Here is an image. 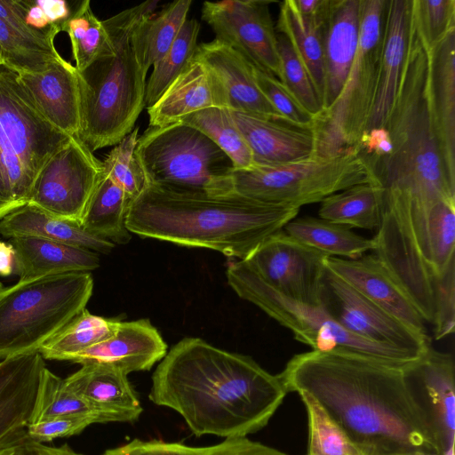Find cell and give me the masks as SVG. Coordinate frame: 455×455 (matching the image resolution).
Here are the masks:
<instances>
[{
	"label": "cell",
	"instance_id": "cb8c5ba5",
	"mask_svg": "<svg viewBox=\"0 0 455 455\" xmlns=\"http://www.w3.org/2000/svg\"><path fill=\"white\" fill-rule=\"evenodd\" d=\"M196 56L220 79L227 93L229 110L285 122L258 87L253 64L239 52L214 38L199 44Z\"/></svg>",
	"mask_w": 455,
	"mask_h": 455
},
{
	"label": "cell",
	"instance_id": "d6986e66",
	"mask_svg": "<svg viewBox=\"0 0 455 455\" xmlns=\"http://www.w3.org/2000/svg\"><path fill=\"white\" fill-rule=\"evenodd\" d=\"M167 354V345L148 319L120 321L108 339L70 356L68 361L101 364L128 375L150 370Z\"/></svg>",
	"mask_w": 455,
	"mask_h": 455
},
{
	"label": "cell",
	"instance_id": "ba28073f",
	"mask_svg": "<svg viewBox=\"0 0 455 455\" xmlns=\"http://www.w3.org/2000/svg\"><path fill=\"white\" fill-rule=\"evenodd\" d=\"M385 4L386 0H360L357 51L338 99L315 117L313 156L331 158L358 152L376 92Z\"/></svg>",
	"mask_w": 455,
	"mask_h": 455
},
{
	"label": "cell",
	"instance_id": "74e56055",
	"mask_svg": "<svg viewBox=\"0 0 455 455\" xmlns=\"http://www.w3.org/2000/svg\"><path fill=\"white\" fill-rule=\"evenodd\" d=\"M180 122L206 135L228 156L235 170H245L254 165L251 151L229 109L206 108L189 115Z\"/></svg>",
	"mask_w": 455,
	"mask_h": 455
},
{
	"label": "cell",
	"instance_id": "9c48e42d",
	"mask_svg": "<svg viewBox=\"0 0 455 455\" xmlns=\"http://www.w3.org/2000/svg\"><path fill=\"white\" fill-rule=\"evenodd\" d=\"M227 279L241 299L259 307L312 350L357 354L401 368H407L422 358L354 335L333 320L321 306L302 304L279 293L242 259L228 265Z\"/></svg>",
	"mask_w": 455,
	"mask_h": 455
},
{
	"label": "cell",
	"instance_id": "ac0fdd59",
	"mask_svg": "<svg viewBox=\"0 0 455 455\" xmlns=\"http://www.w3.org/2000/svg\"><path fill=\"white\" fill-rule=\"evenodd\" d=\"M20 82L42 116L68 136L81 129L78 72L64 58L36 72L17 73Z\"/></svg>",
	"mask_w": 455,
	"mask_h": 455
},
{
	"label": "cell",
	"instance_id": "9f6ffc18",
	"mask_svg": "<svg viewBox=\"0 0 455 455\" xmlns=\"http://www.w3.org/2000/svg\"><path fill=\"white\" fill-rule=\"evenodd\" d=\"M308 455V454H307Z\"/></svg>",
	"mask_w": 455,
	"mask_h": 455
},
{
	"label": "cell",
	"instance_id": "b9f144b4",
	"mask_svg": "<svg viewBox=\"0 0 455 455\" xmlns=\"http://www.w3.org/2000/svg\"><path fill=\"white\" fill-rule=\"evenodd\" d=\"M307 410L308 455H358L359 451L321 404L307 393L299 394Z\"/></svg>",
	"mask_w": 455,
	"mask_h": 455
},
{
	"label": "cell",
	"instance_id": "ffe728a7",
	"mask_svg": "<svg viewBox=\"0 0 455 455\" xmlns=\"http://www.w3.org/2000/svg\"><path fill=\"white\" fill-rule=\"evenodd\" d=\"M327 268L411 330L427 335L412 301L374 253L355 259L328 257Z\"/></svg>",
	"mask_w": 455,
	"mask_h": 455
},
{
	"label": "cell",
	"instance_id": "7bdbcfd3",
	"mask_svg": "<svg viewBox=\"0 0 455 455\" xmlns=\"http://www.w3.org/2000/svg\"><path fill=\"white\" fill-rule=\"evenodd\" d=\"M69 416H90L97 423H102L99 413L71 391L65 385L64 379L46 368L33 423Z\"/></svg>",
	"mask_w": 455,
	"mask_h": 455
},
{
	"label": "cell",
	"instance_id": "f5cc1de1",
	"mask_svg": "<svg viewBox=\"0 0 455 455\" xmlns=\"http://www.w3.org/2000/svg\"><path fill=\"white\" fill-rule=\"evenodd\" d=\"M24 439L12 445L1 449L0 455H25V449L23 443Z\"/></svg>",
	"mask_w": 455,
	"mask_h": 455
},
{
	"label": "cell",
	"instance_id": "4dcf8cb0",
	"mask_svg": "<svg viewBox=\"0 0 455 455\" xmlns=\"http://www.w3.org/2000/svg\"><path fill=\"white\" fill-rule=\"evenodd\" d=\"M283 230L327 257L355 259L374 250L372 238L362 236L347 226L321 218L296 217Z\"/></svg>",
	"mask_w": 455,
	"mask_h": 455
},
{
	"label": "cell",
	"instance_id": "11a10c76",
	"mask_svg": "<svg viewBox=\"0 0 455 455\" xmlns=\"http://www.w3.org/2000/svg\"><path fill=\"white\" fill-rule=\"evenodd\" d=\"M358 455H362V454H358Z\"/></svg>",
	"mask_w": 455,
	"mask_h": 455
},
{
	"label": "cell",
	"instance_id": "e575fe53",
	"mask_svg": "<svg viewBox=\"0 0 455 455\" xmlns=\"http://www.w3.org/2000/svg\"><path fill=\"white\" fill-rule=\"evenodd\" d=\"M380 189L365 182L334 193L321 202L319 218L351 228L377 230L379 225Z\"/></svg>",
	"mask_w": 455,
	"mask_h": 455
},
{
	"label": "cell",
	"instance_id": "f35d334b",
	"mask_svg": "<svg viewBox=\"0 0 455 455\" xmlns=\"http://www.w3.org/2000/svg\"><path fill=\"white\" fill-rule=\"evenodd\" d=\"M199 31V22L188 19L168 52L153 65V71L146 84L147 108L158 100L195 56Z\"/></svg>",
	"mask_w": 455,
	"mask_h": 455
},
{
	"label": "cell",
	"instance_id": "8fae6325",
	"mask_svg": "<svg viewBox=\"0 0 455 455\" xmlns=\"http://www.w3.org/2000/svg\"><path fill=\"white\" fill-rule=\"evenodd\" d=\"M365 182H372V177L367 163L358 152L331 158L312 156L279 165L234 169L224 196H239L300 209Z\"/></svg>",
	"mask_w": 455,
	"mask_h": 455
},
{
	"label": "cell",
	"instance_id": "681fc988",
	"mask_svg": "<svg viewBox=\"0 0 455 455\" xmlns=\"http://www.w3.org/2000/svg\"><path fill=\"white\" fill-rule=\"evenodd\" d=\"M97 423L90 416H69L31 423L28 429V437L38 443L52 441L59 437H67L81 433L91 424Z\"/></svg>",
	"mask_w": 455,
	"mask_h": 455
},
{
	"label": "cell",
	"instance_id": "db71d44e",
	"mask_svg": "<svg viewBox=\"0 0 455 455\" xmlns=\"http://www.w3.org/2000/svg\"><path fill=\"white\" fill-rule=\"evenodd\" d=\"M0 65H3V61H2V57H1V53H0Z\"/></svg>",
	"mask_w": 455,
	"mask_h": 455
},
{
	"label": "cell",
	"instance_id": "d6a6232c",
	"mask_svg": "<svg viewBox=\"0 0 455 455\" xmlns=\"http://www.w3.org/2000/svg\"><path fill=\"white\" fill-rule=\"evenodd\" d=\"M55 36L36 32L0 18V53L3 65L16 73L36 72L62 57Z\"/></svg>",
	"mask_w": 455,
	"mask_h": 455
},
{
	"label": "cell",
	"instance_id": "7c38bea8",
	"mask_svg": "<svg viewBox=\"0 0 455 455\" xmlns=\"http://www.w3.org/2000/svg\"><path fill=\"white\" fill-rule=\"evenodd\" d=\"M102 172V162L78 136H73L40 170L28 204L81 225Z\"/></svg>",
	"mask_w": 455,
	"mask_h": 455
},
{
	"label": "cell",
	"instance_id": "30bf717a",
	"mask_svg": "<svg viewBox=\"0 0 455 455\" xmlns=\"http://www.w3.org/2000/svg\"><path fill=\"white\" fill-rule=\"evenodd\" d=\"M134 156L148 185L227 194L234 166L228 156L197 129L179 122L149 126L138 138Z\"/></svg>",
	"mask_w": 455,
	"mask_h": 455
},
{
	"label": "cell",
	"instance_id": "52a82bcc",
	"mask_svg": "<svg viewBox=\"0 0 455 455\" xmlns=\"http://www.w3.org/2000/svg\"><path fill=\"white\" fill-rule=\"evenodd\" d=\"M92 290L89 272L0 283V358L38 351L85 308Z\"/></svg>",
	"mask_w": 455,
	"mask_h": 455
},
{
	"label": "cell",
	"instance_id": "f1b7e54d",
	"mask_svg": "<svg viewBox=\"0 0 455 455\" xmlns=\"http://www.w3.org/2000/svg\"><path fill=\"white\" fill-rule=\"evenodd\" d=\"M0 234L8 238L35 236L85 248L97 253H109L115 244L92 235L81 225L66 221L28 204L0 220Z\"/></svg>",
	"mask_w": 455,
	"mask_h": 455
},
{
	"label": "cell",
	"instance_id": "3957f363",
	"mask_svg": "<svg viewBox=\"0 0 455 455\" xmlns=\"http://www.w3.org/2000/svg\"><path fill=\"white\" fill-rule=\"evenodd\" d=\"M382 126L391 150L367 163L380 189V204L455 202V179L446 169L431 107L430 51L411 14L403 68Z\"/></svg>",
	"mask_w": 455,
	"mask_h": 455
},
{
	"label": "cell",
	"instance_id": "f6af8a7d",
	"mask_svg": "<svg viewBox=\"0 0 455 455\" xmlns=\"http://www.w3.org/2000/svg\"><path fill=\"white\" fill-rule=\"evenodd\" d=\"M135 127L108 153L102 162L103 172L116 182L127 196L135 199L147 188L148 182L134 156L139 138Z\"/></svg>",
	"mask_w": 455,
	"mask_h": 455
},
{
	"label": "cell",
	"instance_id": "8992f818",
	"mask_svg": "<svg viewBox=\"0 0 455 455\" xmlns=\"http://www.w3.org/2000/svg\"><path fill=\"white\" fill-rule=\"evenodd\" d=\"M70 138L42 116L17 73L0 65V220L28 204L40 170Z\"/></svg>",
	"mask_w": 455,
	"mask_h": 455
},
{
	"label": "cell",
	"instance_id": "603a6c76",
	"mask_svg": "<svg viewBox=\"0 0 455 455\" xmlns=\"http://www.w3.org/2000/svg\"><path fill=\"white\" fill-rule=\"evenodd\" d=\"M411 2L386 0L376 92L366 131L381 127L394 103L406 57Z\"/></svg>",
	"mask_w": 455,
	"mask_h": 455
},
{
	"label": "cell",
	"instance_id": "60d3db41",
	"mask_svg": "<svg viewBox=\"0 0 455 455\" xmlns=\"http://www.w3.org/2000/svg\"><path fill=\"white\" fill-rule=\"evenodd\" d=\"M74 8L62 0H0V16L32 30L56 36Z\"/></svg>",
	"mask_w": 455,
	"mask_h": 455
},
{
	"label": "cell",
	"instance_id": "277c9868",
	"mask_svg": "<svg viewBox=\"0 0 455 455\" xmlns=\"http://www.w3.org/2000/svg\"><path fill=\"white\" fill-rule=\"evenodd\" d=\"M299 212V208L239 196H213L149 184L131 202L126 228L143 237L244 259Z\"/></svg>",
	"mask_w": 455,
	"mask_h": 455
},
{
	"label": "cell",
	"instance_id": "f546056e",
	"mask_svg": "<svg viewBox=\"0 0 455 455\" xmlns=\"http://www.w3.org/2000/svg\"><path fill=\"white\" fill-rule=\"evenodd\" d=\"M317 17H307L297 9L294 0L281 3L275 28L283 35L307 68L321 98L324 93V31L330 10Z\"/></svg>",
	"mask_w": 455,
	"mask_h": 455
},
{
	"label": "cell",
	"instance_id": "4316f807",
	"mask_svg": "<svg viewBox=\"0 0 455 455\" xmlns=\"http://www.w3.org/2000/svg\"><path fill=\"white\" fill-rule=\"evenodd\" d=\"M19 281L68 272H89L100 266L97 252L35 236L10 238Z\"/></svg>",
	"mask_w": 455,
	"mask_h": 455
},
{
	"label": "cell",
	"instance_id": "7a4b0ae2",
	"mask_svg": "<svg viewBox=\"0 0 455 455\" xmlns=\"http://www.w3.org/2000/svg\"><path fill=\"white\" fill-rule=\"evenodd\" d=\"M287 391L251 357L185 338L160 361L149 400L179 413L196 436L247 437L266 427Z\"/></svg>",
	"mask_w": 455,
	"mask_h": 455
},
{
	"label": "cell",
	"instance_id": "8d00e7d4",
	"mask_svg": "<svg viewBox=\"0 0 455 455\" xmlns=\"http://www.w3.org/2000/svg\"><path fill=\"white\" fill-rule=\"evenodd\" d=\"M102 455H287L247 437L224 439L210 446H189L180 443L133 439L108 449Z\"/></svg>",
	"mask_w": 455,
	"mask_h": 455
},
{
	"label": "cell",
	"instance_id": "484cf974",
	"mask_svg": "<svg viewBox=\"0 0 455 455\" xmlns=\"http://www.w3.org/2000/svg\"><path fill=\"white\" fill-rule=\"evenodd\" d=\"M360 0H331L324 31L323 110L338 99L352 67L359 40Z\"/></svg>",
	"mask_w": 455,
	"mask_h": 455
},
{
	"label": "cell",
	"instance_id": "ab89813d",
	"mask_svg": "<svg viewBox=\"0 0 455 455\" xmlns=\"http://www.w3.org/2000/svg\"><path fill=\"white\" fill-rule=\"evenodd\" d=\"M63 31L69 36L75 68L78 72L86 68L110 46L103 20L93 13L89 0L77 4Z\"/></svg>",
	"mask_w": 455,
	"mask_h": 455
},
{
	"label": "cell",
	"instance_id": "5b68a950",
	"mask_svg": "<svg viewBox=\"0 0 455 455\" xmlns=\"http://www.w3.org/2000/svg\"><path fill=\"white\" fill-rule=\"evenodd\" d=\"M159 2L150 0L105 20L110 46L78 72L81 129L78 137L93 152L116 145L135 127L145 106L147 73L139 59L133 32L154 14Z\"/></svg>",
	"mask_w": 455,
	"mask_h": 455
},
{
	"label": "cell",
	"instance_id": "bcb514c9",
	"mask_svg": "<svg viewBox=\"0 0 455 455\" xmlns=\"http://www.w3.org/2000/svg\"><path fill=\"white\" fill-rule=\"evenodd\" d=\"M411 17L431 50L455 30V0H411Z\"/></svg>",
	"mask_w": 455,
	"mask_h": 455
},
{
	"label": "cell",
	"instance_id": "83f0119b",
	"mask_svg": "<svg viewBox=\"0 0 455 455\" xmlns=\"http://www.w3.org/2000/svg\"><path fill=\"white\" fill-rule=\"evenodd\" d=\"M430 51V99L449 174L455 179V30Z\"/></svg>",
	"mask_w": 455,
	"mask_h": 455
},
{
	"label": "cell",
	"instance_id": "2e32d148",
	"mask_svg": "<svg viewBox=\"0 0 455 455\" xmlns=\"http://www.w3.org/2000/svg\"><path fill=\"white\" fill-rule=\"evenodd\" d=\"M454 370L451 355L432 347L420 360L404 369L411 396L442 455H454Z\"/></svg>",
	"mask_w": 455,
	"mask_h": 455
},
{
	"label": "cell",
	"instance_id": "1f68e13d",
	"mask_svg": "<svg viewBox=\"0 0 455 455\" xmlns=\"http://www.w3.org/2000/svg\"><path fill=\"white\" fill-rule=\"evenodd\" d=\"M132 199L107 174L102 176L84 214L81 226L115 245L130 242L126 216Z\"/></svg>",
	"mask_w": 455,
	"mask_h": 455
},
{
	"label": "cell",
	"instance_id": "836d02e7",
	"mask_svg": "<svg viewBox=\"0 0 455 455\" xmlns=\"http://www.w3.org/2000/svg\"><path fill=\"white\" fill-rule=\"evenodd\" d=\"M191 0H177L160 12L140 20L133 32V43L146 72L170 49L188 20Z\"/></svg>",
	"mask_w": 455,
	"mask_h": 455
},
{
	"label": "cell",
	"instance_id": "7402d4cb",
	"mask_svg": "<svg viewBox=\"0 0 455 455\" xmlns=\"http://www.w3.org/2000/svg\"><path fill=\"white\" fill-rule=\"evenodd\" d=\"M65 385L99 413L102 423L134 422L142 411L127 375L101 364H84L64 379Z\"/></svg>",
	"mask_w": 455,
	"mask_h": 455
},
{
	"label": "cell",
	"instance_id": "44dd1931",
	"mask_svg": "<svg viewBox=\"0 0 455 455\" xmlns=\"http://www.w3.org/2000/svg\"><path fill=\"white\" fill-rule=\"evenodd\" d=\"M210 108L229 109L228 100L216 74L195 53L158 100L147 108L149 126L179 123Z\"/></svg>",
	"mask_w": 455,
	"mask_h": 455
},
{
	"label": "cell",
	"instance_id": "f907efd6",
	"mask_svg": "<svg viewBox=\"0 0 455 455\" xmlns=\"http://www.w3.org/2000/svg\"><path fill=\"white\" fill-rule=\"evenodd\" d=\"M25 455H83L73 451L67 444L53 447L31 440L28 436L23 441Z\"/></svg>",
	"mask_w": 455,
	"mask_h": 455
},
{
	"label": "cell",
	"instance_id": "e0dca14e",
	"mask_svg": "<svg viewBox=\"0 0 455 455\" xmlns=\"http://www.w3.org/2000/svg\"><path fill=\"white\" fill-rule=\"evenodd\" d=\"M45 370L44 358L39 351L0 361V450L28 435Z\"/></svg>",
	"mask_w": 455,
	"mask_h": 455
},
{
	"label": "cell",
	"instance_id": "7dc6e473",
	"mask_svg": "<svg viewBox=\"0 0 455 455\" xmlns=\"http://www.w3.org/2000/svg\"><path fill=\"white\" fill-rule=\"evenodd\" d=\"M253 73L258 87L286 123L311 130L315 116L304 108L280 80L254 65Z\"/></svg>",
	"mask_w": 455,
	"mask_h": 455
},
{
	"label": "cell",
	"instance_id": "6da1fadb",
	"mask_svg": "<svg viewBox=\"0 0 455 455\" xmlns=\"http://www.w3.org/2000/svg\"><path fill=\"white\" fill-rule=\"evenodd\" d=\"M405 368L343 352L295 355L278 374L313 396L362 455H442L408 387Z\"/></svg>",
	"mask_w": 455,
	"mask_h": 455
},
{
	"label": "cell",
	"instance_id": "816d5d0a",
	"mask_svg": "<svg viewBox=\"0 0 455 455\" xmlns=\"http://www.w3.org/2000/svg\"><path fill=\"white\" fill-rule=\"evenodd\" d=\"M14 269V249L9 243L0 241V275L8 276Z\"/></svg>",
	"mask_w": 455,
	"mask_h": 455
},
{
	"label": "cell",
	"instance_id": "5bb4252c",
	"mask_svg": "<svg viewBox=\"0 0 455 455\" xmlns=\"http://www.w3.org/2000/svg\"><path fill=\"white\" fill-rule=\"evenodd\" d=\"M327 258L281 230L242 260L282 295L302 304L321 306Z\"/></svg>",
	"mask_w": 455,
	"mask_h": 455
},
{
	"label": "cell",
	"instance_id": "d4e9b609",
	"mask_svg": "<svg viewBox=\"0 0 455 455\" xmlns=\"http://www.w3.org/2000/svg\"><path fill=\"white\" fill-rule=\"evenodd\" d=\"M230 114L251 151L254 165H279L314 154L311 130L241 111Z\"/></svg>",
	"mask_w": 455,
	"mask_h": 455
},
{
	"label": "cell",
	"instance_id": "4fadbf2b",
	"mask_svg": "<svg viewBox=\"0 0 455 455\" xmlns=\"http://www.w3.org/2000/svg\"><path fill=\"white\" fill-rule=\"evenodd\" d=\"M320 305L344 329L366 340L391 346L420 357L431 347L428 336L403 324L327 267Z\"/></svg>",
	"mask_w": 455,
	"mask_h": 455
},
{
	"label": "cell",
	"instance_id": "d590c367",
	"mask_svg": "<svg viewBox=\"0 0 455 455\" xmlns=\"http://www.w3.org/2000/svg\"><path fill=\"white\" fill-rule=\"evenodd\" d=\"M120 321L93 315L84 308L38 351L44 359L68 361L70 356L110 337Z\"/></svg>",
	"mask_w": 455,
	"mask_h": 455
},
{
	"label": "cell",
	"instance_id": "9a60e30c",
	"mask_svg": "<svg viewBox=\"0 0 455 455\" xmlns=\"http://www.w3.org/2000/svg\"><path fill=\"white\" fill-rule=\"evenodd\" d=\"M266 0L204 2L202 19L215 39L231 46L258 68L281 77L276 31Z\"/></svg>",
	"mask_w": 455,
	"mask_h": 455
},
{
	"label": "cell",
	"instance_id": "ee69618b",
	"mask_svg": "<svg viewBox=\"0 0 455 455\" xmlns=\"http://www.w3.org/2000/svg\"><path fill=\"white\" fill-rule=\"evenodd\" d=\"M280 58L281 83L297 100L315 117L323 111L321 98L312 78L289 40L276 33Z\"/></svg>",
	"mask_w": 455,
	"mask_h": 455
},
{
	"label": "cell",
	"instance_id": "c3c4849f",
	"mask_svg": "<svg viewBox=\"0 0 455 455\" xmlns=\"http://www.w3.org/2000/svg\"><path fill=\"white\" fill-rule=\"evenodd\" d=\"M435 339H442L455 328V262L438 279L434 299Z\"/></svg>",
	"mask_w": 455,
	"mask_h": 455
}]
</instances>
